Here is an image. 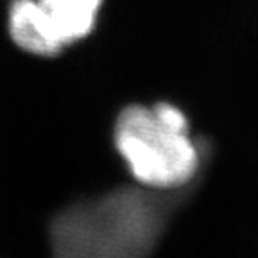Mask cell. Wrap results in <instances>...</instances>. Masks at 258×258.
Returning <instances> with one entry per match:
<instances>
[{"label":"cell","mask_w":258,"mask_h":258,"mask_svg":"<svg viewBox=\"0 0 258 258\" xmlns=\"http://www.w3.org/2000/svg\"><path fill=\"white\" fill-rule=\"evenodd\" d=\"M102 0H13L8 29L13 43L38 57H56L93 31Z\"/></svg>","instance_id":"2"},{"label":"cell","mask_w":258,"mask_h":258,"mask_svg":"<svg viewBox=\"0 0 258 258\" xmlns=\"http://www.w3.org/2000/svg\"><path fill=\"white\" fill-rule=\"evenodd\" d=\"M113 145L131 177L151 190L186 186L201 169V147L188 117L169 101L122 108L113 124Z\"/></svg>","instance_id":"1"}]
</instances>
